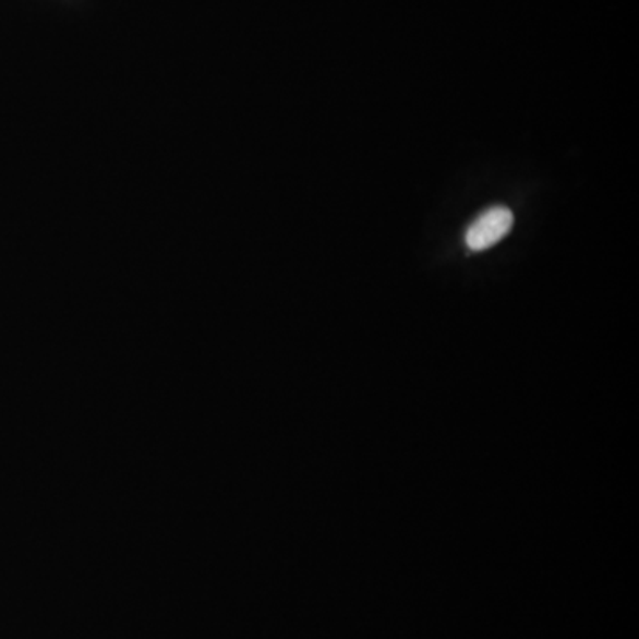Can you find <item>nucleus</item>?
I'll use <instances>...</instances> for the list:
<instances>
[{
	"label": "nucleus",
	"instance_id": "f257e3e1",
	"mask_svg": "<svg viewBox=\"0 0 639 639\" xmlns=\"http://www.w3.org/2000/svg\"><path fill=\"white\" fill-rule=\"evenodd\" d=\"M514 226V214L506 206H492L478 215L466 231V245L472 253H482L502 242Z\"/></svg>",
	"mask_w": 639,
	"mask_h": 639
}]
</instances>
